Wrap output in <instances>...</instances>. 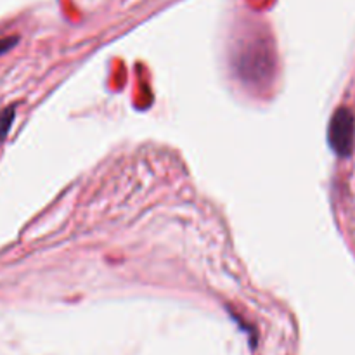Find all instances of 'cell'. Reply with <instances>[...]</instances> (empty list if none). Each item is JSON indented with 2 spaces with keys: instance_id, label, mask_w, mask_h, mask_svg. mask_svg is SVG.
I'll return each instance as SVG.
<instances>
[{
  "instance_id": "cell-2",
  "label": "cell",
  "mask_w": 355,
  "mask_h": 355,
  "mask_svg": "<svg viewBox=\"0 0 355 355\" xmlns=\"http://www.w3.org/2000/svg\"><path fill=\"white\" fill-rule=\"evenodd\" d=\"M14 118H16V110H14L12 106L0 111V144H2L7 139V135H9L10 127H12L14 123Z\"/></svg>"
},
{
  "instance_id": "cell-1",
  "label": "cell",
  "mask_w": 355,
  "mask_h": 355,
  "mask_svg": "<svg viewBox=\"0 0 355 355\" xmlns=\"http://www.w3.org/2000/svg\"><path fill=\"white\" fill-rule=\"evenodd\" d=\"M355 141V116L349 107H340L331 116L328 128V142L338 156H349Z\"/></svg>"
},
{
  "instance_id": "cell-3",
  "label": "cell",
  "mask_w": 355,
  "mask_h": 355,
  "mask_svg": "<svg viewBox=\"0 0 355 355\" xmlns=\"http://www.w3.org/2000/svg\"><path fill=\"white\" fill-rule=\"evenodd\" d=\"M19 38L17 37H7V38H0V55L7 54L12 47H16Z\"/></svg>"
}]
</instances>
